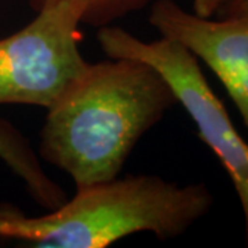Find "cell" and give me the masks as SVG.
<instances>
[{
  "mask_svg": "<svg viewBox=\"0 0 248 248\" xmlns=\"http://www.w3.org/2000/svg\"><path fill=\"white\" fill-rule=\"evenodd\" d=\"M205 184L178 185L159 175H128L78 189L46 215L0 204V239L42 248H105L134 233L175 239L213 208Z\"/></svg>",
  "mask_w": 248,
  "mask_h": 248,
  "instance_id": "2",
  "label": "cell"
},
{
  "mask_svg": "<svg viewBox=\"0 0 248 248\" xmlns=\"http://www.w3.org/2000/svg\"><path fill=\"white\" fill-rule=\"evenodd\" d=\"M84 6L55 0L27 27L0 39V105L48 108L86 71L79 50Z\"/></svg>",
  "mask_w": 248,
  "mask_h": 248,
  "instance_id": "4",
  "label": "cell"
},
{
  "mask_svg": "<svg viewBox=\"0 0 248 248\" xmlns=\"http://www.w3.org/2000/svg\"><path fill=\"white\" fill-rule=\"evenodd\" d=\"M225 1L226 0H195V13L203 17H211Z\"/></svg>",
  "mask_w": 248,
  "mask_h": 248,
  "instance_id": "9",
  "label": "cell"
},
{
  "mask_svg": "<svg viewBox=\"0 0 248 248\" xmlns=\"http://www.w3.org/2000/svg\"><path fill=\"white\" fill-rule=\"evenodd\" d=\"M217 14L218 18L248 17V0H226Z\"/></svg>",
  "mask_w": 248,
  "mask_h": 248,
  "instance_id": "8",
  "label": "cell"
},
{
  "mask_svg": "<svg viewBox=\"0 0 248 248\" xmlns=\"http://www.w3.org/2000/svg\"><path fill=\"white\" fill-rule=\"evenodd\" d=\"M177 104L169 81L148 62L89 63L48 108L39 153L78 189L115 179L138 141Z\"/></svg>",
  "mask_w": 248,
  "mask_h": 248,
  "instance_id": "1",
  "label": "cell"
},
{
  "mask_svg": "<svg viewBox=\"0 0 248 248\" xmlns=\"http://www.w3.org/2000/svg\"><path fill=\"white\" fill-rule=\"evenodd\" d=\"M0 159L25 184L29 195L43 208L51 211L68 200L61 186L47 177L24 135L6 120H0Z\"/></svg>",
  "mask_w": 248,
  "mask_h": 248,
  "instance_id": "6",
  "label": "cell"
},
{
  "mask_svg": "<svg viewBox=\"0 0 248 248\" xmlns=\"http://www.w3.org/2000/svg\"><path fill=\"white\" fill-rule=\"evenodd\" d=\"M149 22L204 61L228 90L248 131V17L210 19L174 0H155Z\"/></svg>",
  "mask_w": 248,
  "mask_h": 248,
  "instance_id": "5",
  "label": "cell"
},
{
  "mask_svg": "<svg viewBox=\"0 0 248 248\" xmlns=\"http://www.w3.org/2000/svg\"><path fill=\"white\" fill-rule=\"evenodd\" d=\"M33 10H40L43 6L55 0H28ZM84 6L83 24L91 27H107L127 17L133 13L141 11L155 0H79Z\"/></svg>",
  "mask_w": 248,
  "mask_h": 248,
  "instance_id": "7",
  "label": "cell"
},
{
  "mask_svg": "<svg viewBox=\"0 0 248 248\" xmlns=\"http://www.w3.org/2000/svg\"><path fill=\"white\" fill-rule=\"evenodd\" d=\"M97 39L108 57L148 62L169 81L178 104L185 108L197 125L199 137L231 177L244 214V237L248 247V142L234 128L221 99L204 78L197 58L174 40L160 37L143 42L113 25L99 28Z\"/></svg>",
  "mask_w": 248,
  "mask_h": 248,
  "instance_id": "3",
  "label": "cell"
}]
</instances>
